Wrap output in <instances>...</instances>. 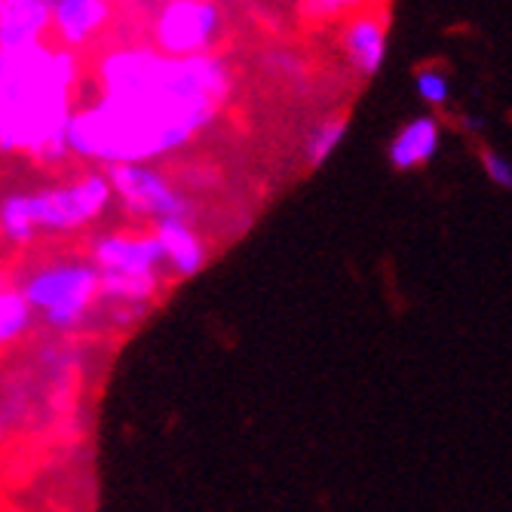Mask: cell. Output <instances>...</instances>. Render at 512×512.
<instances>
[{
	"instance_id": "277c9868",
	"label": "cell",
	"mask_w": 512,
	"mask_h": 512,
	"mask_svg": "<svg viewBox=\"0 0 512 512\" xmlns=\"http://www.w3.org/2000/svg\"><path fill=\"white\" fill-rule=\"evenodd\" d=\"M22 292L34 313H40L53 329L68 332L89 313L96 298H102V273L92 261H59L31 273L22 283Z\"/></svg>"
},
{
	"instance_id": "2e32d148",
	"label": "cell",
	"mask_w": 512,
	"mask_h": 512,
	"mask_svg": "<svg viewBox=\"0 0 512 512\" xmlns=\"http://www.w3.org/2000/svg\"><path fill=\"white\" fill-rule=\"evenodd\" d=\"M414 86H417V96H421V99H424L427 105H433V108H442V105H448V99H451V83H448L445 71H439V68L417 71Z\"/></svg>"
},
{
	"instance_id": "e0dca14e",
	"label": "cell",
	"mask_w": 512,
	"mask_h": 512,
	"mask_svg": "<svg viewBox=\"0 0 512 512\" xmlns=\"http://www.w3.org/2000/svg\"><path fill=\"white\" fill-rule=\"evenodd\" d=\"M298 10L316 22H325V19H338L350 10H359V4L356 0H310V4H301Z\"/></svg>"
},
{
	"instance_id": "ba28073f",
	"label": "cell",
	"mask_w": 512,
	"mask_h": 512,
	"mask_svg": "<svg viewBox=\"0 0 512 512\" xmlns=\"http://www.w3.org/2000/svg\"><path fill=\"white\" fill-rule=\"evenodd\" d=\"M387 28H390V19L375 16L368 10L350 16V25L344 31V53L356 74L362 77L378 74L387 56Z\"/></svg>"
},
{
	"instance_id": "52a82bcc",
	"label": "cell",
	"mask_w": 512,
	"mask_h": 512,
	"mask_svg": "<svg viewBox=\"0 0 512 512\" xmlns=\"http://www.w3.org/2000/svg\"><path fill=\"white\" fill-rule=\"evenodd\" d=\"M92 264L99 267V273L157 276L166 261L154 234H105L92 243Z\"/></svg>"
},
{
	"instance_id": "30bf717a",
	"label": "cell",
	"mask_w": 512,
	"mask_h": 512,
	"mask_svg": "<svg viewBox=\"0 0 512 512\" xmlns=\"http://www.w3.org/2000/svg\"><path fill=\"white\" fill-rule=\"evenodd\" d=\"M111 19L108 0H59L53 4V28L65 46H83Z\"/></svg>"
},
{
	"instance_id": "8fae6325",
	"label": "cell",
	"mask_w": 512,
	"mask_h": 512,
	"mask_svg": "<svg viewBox=\"0 0 512 512\" xmlns=\"http://www.w3.org/2000/svg\"><path fill=\"white\" fill-rule=\"evenodd\" d=\"M154 237L163 249V261L169 264V270L175 276H197L203 270L206 246H203L197 230L184 218H172V221L157 224Z\"/></svg>"
},
{
	"instance_id": "5b68a950",
	"label": "cell",
	"mask_w": 512,
	"mask_h": 512,
	"mask_svg": "<svg viewBox=\"0 0 512 512\" xmlns=\"http://www.w3.org/2000/svg\"><path fill=\"white\" fill-rule=\"evenodd\" d=\"M221 10L209 0H169L154 19V43L169 59L209 56L218 40Z\"/></svg>"
},
{
	"instance_id": "ac0fdd59",
	"label": "cell",
	"mask_w": 512,
	"mask_h": 512,
	"mask_svg": "<svg viewBox=\"0 0 512 512\" xmlns=\"http://www.w3.org/2000/svg\"><path fill=\"white\" fill-rule=\"evenodd\" d=\"M482 169H485V178L491 184H497V188H503V191H512V163L503 154L482 151Z\"/></svg>"
},
{
	"instance_id": "5bb4252c",
	"label": "cell",
	"mask_w": 512,
	"mask_h": 512,
	"mask_svg": "<svg viewBox=\"0 0 512 512\" xmlns=\"http://www.w3.org/2000/svg\"><path fill=\"white\" fill-rule=\"evenodd\" d=\"M34 307L28 304L22 289H4L0 292V341L10 344L22 338L31 325Z\"/></svg>"
},
{
	"instance_id": "6da1fadb",
	"label": "cell",
	"mask_w": 512,
	"mask_h": 512,
	"mask_svg": "<svg viewBox=\"0 0 512 512\" xmlns=\"http://www.w3.org/2000/svg\"><path fill=\"white\" fill-rule=\"evenodd\" d=\"M102 99L71 120V154L145 166L203 132L227 99L230 77L215 56L169 59L160 50H114L99 62Z\"/></svg>"
},
{
	"instance_id": "4fadbf2b",
	"label": "cell",
	"mask_w": 512,
	"mask_h": 512,
	"mask_svg": "<svg viewBox=\"0 0 512 512\" xmlns=\"http://www.w3.org/2000/svg\"><path fill=\"white\" fill-rule=\"evenodd\" d=\"M160 286V276H117V273H102V298L117 301V304H145L154 298Z\"/></svg>"
},
{
	"instance_id": "7c38bea8",
	"label": "cell",
	"mask_w": 512,
	"mask_h": 512,
	"mask_svg": "<svg viewBox=\"0 0 512 512\" xmlns=\"http://www.w3.org/2000/svg\"><path fill=\"white\" fill-rule=\"evenodd\" d=\"M46 25H53V4H40V0L4 4V53L37 46Z\"/></svg>"
},
{
	"instance_id": "7a4b0ae2",
	"label": "cell",
	"mask_w": 512,
	"mask_h": 512,
	"mask_svg": "<svg viewBox=\"0 0 512 512\" xmlns=\"http://www.w3.org/2000/svg\"><path fill=\"white\" fill-rule=\"evenodd\" d=\"M74 74V56L43 43L4 53V151H22L40 163H59L71 151Z\"/></svg>"
},
{
	"instance_id": "9a60e30c",
	"label": "cell",
	"mask_w": 512,
	"mask_h": 512,
	"mask_svg": "<svg viewBox=\"0 0 512 512\" xmlns=\"http://www.w3.org/2000/svg\"><path fill=\"white\" fill-rule=\"evenodd\" d=\"M344 135H347V117H335V120L319 123L307 138V163L319 166V163L329 160L338 151V145L344 142Z\"/></svg>"
},
{
	"instance_id": "3957f363",
	"label": "cell",
	"mask_w": 512,
	"mask_h": 512,
	"mask_svg": "<svg viewBox=\"0 0 512 512\" xmlns=\"http://www.w3.org/2000/svg\"><path fill=\"white\" fill-rule=\"evenodd\" d=\"M114 200V188L108 175H83L62 188H50L40 194H16L7 197L0 209V224L13 243H31L40 230H77L96 221Z\"/></svg>"
},
{
	"instance_id": "8992f818",
	"label": "cell",
	"mask_w": 512,
	"mask_h": 512,
	"mask_svg": "<svg viewBox=\"0 0 512 512\" xmlns=\"http://www.w3.org/2000/svg\"><path fill=\"white\" fill-rule=\"evenodd\" d=\"M105 175L123 209L138 218H154L157 224H163L172 218H184V212H188V203L178 197L172 184L148 166H114Z\"/></svg>"
},
{
	"instance_id": "9c48e42d",
	"label": "cell",
	"mask_w": 512,
	"mask_h": 512,
	"mask_svg": "<svg viewBox=\"0 0 512 512\" xmlns=\"http://www.w3.org/2000/svg\"><path fill=\"white\" fill-rule=\"evenodd\" d=\"M442 126L436 117H414L408 120L387 145V160L399 172H411L417 166L430 163L439 154Z\"/></svg>"
}]
</instances>
